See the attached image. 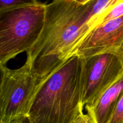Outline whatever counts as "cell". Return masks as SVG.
I'll return each mask as SVG.
<instances>
[{"instance_id":"6da1fadb","label":"cell","mask_w":123,"mask_h":123,"mask_svg":"<svg viewBox=\"0 0 123 123\" xmlns=\"http://www.w3.org/2000/svg\"><path fill=\"white\" fill-rule=\"evenodd\" d=\"M115 0H56L46 4L42 32L26 52V62L39 84L69 58L74 48L99 25Z\"/></svg>"},{"instance_id":"7a4b0ae2","label":"cell","mask_w":123,"mask_h":123,"mask_svg":"<svg viewBox=\"0 0 123 123\" xmlns=\"http://www.w3.org/2000/svg\"><path fill=\"white\" fill-rule=\"evenodd\" d=\"M84 58L73 55L38 84L27 117L33 123H74L84 114Z\"/></svg>"},{"instance_id":"3957f363","label":"cell","mask_w":123,"mask_h":123,"mask_svg":"<svg viewBox=\"0 0 123 123\" xmlns=\"http://www.w3.org/2000/svg\"><path fill=\"white\" fill-rule=\"evenodd\" d=\"M45 6L36 1L0 12V62L4 66L36 43L44 25Z\"/></svg>"},{"instance_id":"277c9868","label":"cell","mask_w":123,"mask_h":123,"mask_svg":"<svg viewBox=\"0 0 123 123\" xmlns=\"http://www.w3.org/2000/svg\"><path fill=\"white\" fill-rule=\"evenodd\" d=\"M39 81L26 62L7 68L0 92V123H13L27 115Z\"/></svg>"},{"instance_id":"5b68a950","label":"cell","mask_w":123,"mask_h":123,"mask_svg":"<svg viewBox=\"0 0 123 123\" xmlns=\"http://www.w3.org/2000/svg\"><path fill=\"white\" fill-rule=\"evenodd\" d=\"M123 74V58L105 53L84 58L82 103L92 106L102 94Z\"/></svg>"},{"instance_id":"8992f818","label":"cell","mask_w":123,"mask_h":123,"mask_svg":"<svg viewBox=\"0 0 123 123\" xmlns=\"http://www.w3.org/2000/svg\"><path fill=\"white\" fill-rule=\"evenodd\" d=\"M105 53L123 58V16L96 26L74 48L70 57L78 55L86 58Z\"/></svg>"},{"instance_id":"52a82bcc","label":"cell","mask_w":123,"mask_h":123,"mask_svg":"<svg viewBox=\"0 0 123 123\" xmlns=\"http://www.w3.org/2000/svg\"><path fill=\"white\" fill-rule=\"evenodd\" d=\"M123 93V74L108 88L96 103L85 109L92 123H109Z\"/></svg>"},{"instance_id":"ba28073f","label":"cell","mask_w":123,"mask_h":123,"mask_svg":"<svg viewBox=\"0 0 123 123\" xmlns=\"http://www.w3.org/2000/svg\"><path fill=\"white\" fill-rule=\"evenodd\" d=\"M122 16H123V0H115V2L104 13L101 18L99 25Z\"/></svg>"},{"instance_id":"9c48e42d","label":"cell","mask_w":123,"mask_h":123,"mask_svg":"<svg viewBox=\"0 0 123 123\" xmlns=\"http://www.w3.org/2000/svg\"><path fill=\"white\" fill-rule=\"evenodd\" d=\"M35 0H0V12L36 2Z\"/></svg>"},{"instance_id":"30bf717a","label":"cell","mask_w":123,"mask_h":123,"mask_svg":"<svg viewBox=\"0 0 123 123\" xmlns=\"http://www.w3.org/2000/svg\"><path fill=\"white\" fill-rule=\"evenodd\" d=\"M109 123H123V93L117 103Z\"/></svg>"},{"instance_id":"8fae6325","label":"cell","mask_w":123,"mask_h":123,"mask_svg":"<svg viewBox=\"0 0 123 123\" xmlns=\"http://www.w3.org/2000/svg\"><path fill=\"white\" fill-rule=\"evenodd\" d=\"M7 69V67H6V66H4L0 62V92H1L2 84H3L4 80Z\"/></svg>"},{"instance_id":"7c38bea8","label":"cell","mask_w":123,"mask_h":123,"mask_svg":"<svg viewBox=\"0 0 123 123\" xmlns=\"http://www.w3.org/2000/svg\"><path fill=\"white\" fill-rule=\"evenodd\" d=\"M75 123H92L87 114H83L79 118L77 119Z\"/></svg>"}]
</instances>
